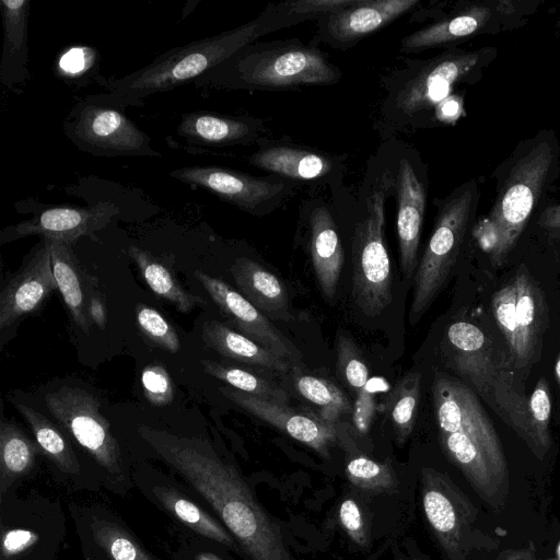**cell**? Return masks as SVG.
Listing matches in <instances>:
<instances>
[{
	"mask_svg": "<svg viewBox=\"0 0 560 560\" xmlns=\"http://www.w3.org/2000/svg\"><path fill=\"white\" fill-rule=\"evenodd\" d=\"M558 553H559V557H560V546H559V549H558Z\"/></svg>",
	"mask_w": 560,
	"mask_h": 560,
	"instance_id": "obj_53",
	"label": "cell"
},
{
	"mask_svg": "<svg viewBox=\"0 0 560 560\" xmlns=\"http://www.w3.org/2000/svg\"><path fill=\"white\" fill-rule=\"evenodd\" d=\"M420 381V373L409 372L396 383L386 397L384 407L399 443L407 441L413 430Z\"/></svg>",
	"mask_w": 560,
	"mask_h": 560,
	"instance_id": "obj_34",
	"label": "cell"
},
{
	"mask_svg": "<svg viewBox=\"0 0 560 560\" xmlns=\"http://www.w3.org/2000/svg\"><path fill=\"white\" fill-rule=\"evenodd\" d=\"M433 406L441 447L489 504H499L509 483L499 435L475 392L457 378L436 372Z\"/></svg>",
	"mask_w": 560,
	"mask_h": 560,
	"instance_id": "obj_2",
	"label": "cell"
},
{
	"mask_svg": "<svg viewBox=\"0 0 560 560\" xmlns=\"http://www.w3.org/2000/svg\"><path fill=\"white\" fill-rule=\"evenodd\" d=\"M392 179L372 190L352 241V298L362 313L380 315L393 301L392 267L384 240V206Z\"/></svg>",
	"mask_w": 560,
	"mask_h": 560,
	"instance_id": "obj_8",
	"label": "cell"
},
{
	"mask_svg": "<svg viewBox=\"0 0 560 560\" xmlns=\"http://www.w3.org/2000/svg\"><path fill=\"white\" fill-rule=\"evenodd\" d=\"M341 527L357 545L365 547L369 542L366 523L358 502L351 498L345 499L338 511Z\"/></svg>",
	"mask_w": 560,
	"mask_h": 560,
	"instance_id": "obj_44",
	"label": "cell"
},
{
	"mask_svg": "<svg viewBox=\"0 0 560 560\" xmlns=\"http://www.w3.org/2000/svg\"><path fill=\"white\" fill-rule=\"evenodd\" d=\"M68 510L83 560H164L109 506L72 502Z\"/></svg>",
	"mask_w": 560,
	"mask_h": 560,
	"instance_id": "obj_14",
	"label": "cell"
},
{
	"mask_svg": "<svg viewBox=\"0 0 560 560\" xmlns=\"http://www.w3.org/2000/svg\"><path fill=\"white\" fill-rule=\"evenodd\" d=\"M88 312L91 323L103 329L107 322V308L104 296L95 289L89 290Z\"/></svg>",
	"mask_w": 560,
	"mask_h": 560,
	"instance_id": "obj_47",
	"label": "cell"
},
{
	"mask_svg": "<svg viewBox=\"0 0 560 560\" xmlns=\"http://www.w3.org/2000/svg\"><path fill=\"white\" fill-rule=\"evenodd\" d=\"M479 199L475 180L463 184L441 203L436 222L413 277L409 320L417 324L442 290L463 245Z\"/></svg>",
	"mask_w": 560,
	"mask_h": 560,
	"instance_id": "obj_7",
	"label": "cell"
},
{
	"mask_svg": "<svg viewBox=\"0 0 560 560\" xmlns=\"http://www.w3.org/2000/svg\"><path fill=\"white\" fill-rule=\"evenodd\" d=\"M132 480L135 488L184 534L211 540L243 557L228 528L182 481L149 467L133 470Z\"/></svg>",
	"mask_w": 560,
	"mask_h": 560,
	"instance_id": "obj_13",
	"label": "cell"
},
{
	"mask_svg": "<svg viewBox=\"0 0 560 560\" xmlns=\"http://www.w3.org/2000/svg\"><path fill=\"white\" fill-rule=\"evenodd\" d=\"M170 176L190 186L202 187L252 213H256L283 189L282 183H271L217 165L185 166L172 171Z\"/></svg>",
	"mask_w": 560,
	"mask_h": 560,
	"instance_id": "obj_19",
	"label": "cell"
},
{
	"mask_svg": "<svg viewBox=\"0 0 560 560\" xmlns=\"http://www.w3.org/2000/svg\"><path fill=\"white\" fill-rule=\"evenodd\" d=\"M45 402L49 413L92 460L102 489L119 497L135 489L133 470L94 395L63 386L47 393Z\"/></svg>",
	"mask_w": 560,
	"mask_h": 560,
	"instance_id": "obj_5",
	"label": "cell"
},
{
	"mask_svg": "<svg viewBox=\"0 0 560 560\" xmlns=\"http://www.w3.org/2000/svg\"><path fill=\"white\" fill-rule=\"evenodd\" d=\"M497 55L494 47L455 49L430 60L397 94L396 108L405 116L435 109L458 84L479 81Z\"/></svg>",
	"mask_w": 560,
	"mask_h": 560,
	"instance_id": "obj_12",
	"label": "cell"
},
{
	"mask_svg": "<svg viewBox=\"0 0 560 560\" xmlns=\"http://www.w3.org/2000/svg\"><path fill=\"white\" fill-rule=\"evenodd\" d=\"M118 212L113 201H100L90 207L46 208L30 220L4 228L0 232V243L40 235L72 244L79 237L93 235L105 228Z\"/></svg>",
	"mask_w": 560,
	"mask_h": 560,
	"instance_id": "obj_16",
	"label": "cell"
},
{
	"mask_svg": "<svg viewBox=\"0 0 560 560\" xmlns=\"http://www.w3.org/2000/svg\"><path fill=\"white\" fill-rule=\"evenodd\" d=\"M529 424L535 442V452L539 456L549 450L551 436L549 422L551 415V400L548 383L540 376L528 399Z\"/></svg>",
	"mask_w": 560,
	"mask_h": 560,
	"instance_id": "obj_38",
	"label": "cell"
},
{
	"mask_svg": "<svg viewBox=\"0 0 560 560\" xmlns=\"http://www.w3.org/2000/svg\"><path fill=\"white\" fill-rule=\"evenodd\" d=\"M555 376H556L557 384L560 388V352L558 354V358H557L556 364H555Z\"/></svg>",
	"mask_w": 560,
	"mask_h": 560,
	"instance_id": "obj_50",
	"label": "cell"
},
{
	"mask_svg": "<svg viewBox=\"0 0 560 560\" xmlns=\"http://www.w3.org/2000/svg\"><path fill=\"white\" fill-rule=\"evenodd\" d=\"M128 254L150 289L158 296L173 303L179 312L188 313L196 306L205 305L203 299L187 292L168 268L151 253L136 245H130Z\"/></svg>",
	"mask_w": 560,
	"mask_h": 560,
	"instance_id": "obj_33",
	"label": "cell"
},
{
	"mask_svg": "<svg viewBox=\"0 0 560 560\" xmlns=\"http://www.w3.org/2000/svg\"><path fill=\"white\" fill-rule=\"evenodd\" d=\"M0 560H55L65 537V517L57 502L13 489L0 497Z\"/></svg>",
	"mask_w": 560,
	"mask_h": 560,
	"instance_id": "obj_10",
	"label": "cell"
},
{
	"mask_svg": "<svg viewBox=\"0 0 560 560\" xmlns=\"http://www.w3.org/2000/svg\"><path fill=\"white\" fill-rule=\"evenodd\" d=\"M421 500L427 523L450 560H462L476 518L474 505L444 474L423 467Z\"/></svg>",
	"mask_w": 560,
	"mask_h": 560,
	"instance_id": "obj_15",
	"label": "cell"
},
{
	"mask_svg": "<svg viewBox=\"0 0 560 560\" xmlns=\"http://www.w3.org/2000/svg\"><path fill=\"white\" fill-rule=\"evenodd\" d=\"M96 59V52L89 47H74L67 51L59 61L61 77L78 79L90 69Z\"/></svg>",
	"mask_w": 560,
	"mask_h": 560,
	"instance_id": "obj_46",
	"label": "cell"
},
{
	"mask_svg": "<svg viewBox=\"0 0 560 560\" xmlns=\"http://www.w3.org/2000/svg\"><path fill=\"white\" fill-rule=\"evenodd\" d=\"M537 224L552 236H560V203L548 206L540 213Z\"/></svg>",
	"mask_w": 560,
	"mask_h": 560,
	"instance_id": "obj_49",
	"label": "cell"
},
{
	"mask_svg": "<svg viewBox=\"0 0 560 560\" xmlns=\"http://www.w3.org/2000/svg\"><path fill=\"white\" fill-rule=\"evenodd\" d=\"M397 236L400 268L409 280L417 269V255L425 211V191L407 159L399 163L397 178Z\"/></svg>",
	"mask_w": 560,
	"mask_h": 560,
	"instance_id": "obj_23",
	"label": "cell"
},
{
	"mask_svg": "<svg viewBox=\"0 0 560 560\" xmlns=\"http://www.w3.org/2000/svg\"><path fill=\"white\" fill-rule=\"evenodd\" d=\"M417 0H361L358 4L327 14L326 30L339 43L366 36L417 5Z\"/></svg>",
	"mask_w": 560,
	"mask_h": 560,
	"instance_id": "obj_25",
	"label": "cell"
},
{
	"mask_svg": "<svg viewBox=\"0 0 560 560\" xmlns=\"http://www.w3.org/2000/svg\"><path fill=\"white\" fill-rule=\"evenodd\" d=\"M201 337L208 348L225 358L281 374L291 368L285 359L220 322L207 320L202 325Z\"/></svg>",
	"mask_w": 560,
	"mask_h": 560,
	"instance_id": "obj_29",
	"label": "cell"
},
{
	"mask_svg": "<svg viewBox=\"0 0 560 560\" xmlns=\"http://www.w3.org/2000/svg\"><path fill=\"white\" fill-rule=\"evenodd\" d=\"M439 121L451 124L456 121L463 114V100L458 95H451L434 109Z\"/></svg>",
	"mask_w": 560,
	"mask_h": 560,
	"instance_id": "obj_48",
	"label": "cell"
},
{
	"mask_svg": "<svg viewBox=\"0 0 560 560\" xmlns=\"http://www.w3.org/2000/svg\"><path fill=\"white\" fill-rule=\"evenodd\" d=\"M299 394L319 407V418L335 424L342 416L352 411L351 404L343 392L323 377L300 374L295 377Z\"/></svg>",
	"mask_w": 560,
	"mask_h": 560,
	"instance_id": "obj_36",
	"label": "cell"
},
{
	"mask_svg": "<svg viewBox=\"0 0 560 560\" xmlns=\"http://www.w3.org/2000/svg\"><path fill=\"white\" fill-rule=\"evenodd\" d=\"M310 252L320 292L327 301L331 300L337 292L345 255L334 220L323 207L311 215Z\"/></svg>",
	"mask_w": 560,
	"mask_h": 560,
	"instance_id": "obj_27",
	"label": "cell"
},
{
	"mask_svg": "<svg viewBox=\"0 0 560 560\" xmlns=\"http://www.w3.org/2000/svg\"><path fill=\"white\" fill-rule=\"evenodd\" d=\"M147 399L153 405L165 406L172 402L174 389L167 371L162 365H149L141 375Z\"/></svg>",
	"mask_w": 560,
	"mask_h": 560,
	"instance_id": "obj_43",
	"label": "cell"
},
{
	"mask_svg": "<svg viewBox=\"0 0 560 560\" xmlns=\"http://www.w3.org/2000/svg\"><path fill=\"white\" fill-rule=\"evenodd\" d=\"M338 80L320 51L312 48L255 50L247 46L202 74L197 88H284L329 84Z\"/></svg>",
	"mask_w": 560,
	"mask_h": 560,
	"instance_id": "obj_6",
	"label": "cell"
},
{
	"mask_svg": "<svg viewBox=\"0 0 560 560\" xmlns=\"http://www.w3.org/2000/svg\"><path fill=\"white\" fill-rule=\"evenodd\" d=\"M229 551L211 540L184 534L168 553L171 560H233Z\"/></svg>",
	"mask_w": 560,
	"mask_h": 560,
	"instance_id": "obj_42",
	"label": "cell"
},
{
	"mask_svg": "<svg viewBox=\"0 0 560 560\" xmlns=\"http://www.w3.org/2000/svg\"><path fill=\"white\" fill-rule=\"evenodd\" d=\"M516 288L517 342L513 363L527 370L540 357V343L548 326V308L539 284L522 266L513 279Z\"/></svg>",
	"mask_w": 560,
	"mask_h": 560,
	"instance_id": "obj_22",
	"label": "cell"
},
{
	"mask_svg": "<svg viewBox=\"0 0 560 560\" xmlns=\"http://www.w3.org/2000/svg\"><path fill=\"white\" fill-rule=\"evenodd\" d=\"M255 131V124L246 118L209 110H194L183 114L167 142L188 153L201 154L247 143L253 139Z\"/></svg>",
	"mask_w": 560,
	"mask_h": 560,
	"instance_id": "obj_20",
	"label": "cell"
},
{
	"mask_svg": "<svg viewBox=\"0 0 560 560\" xmlns=\"http://www.w3.org/2000/svg\"><path fill=\"white\" fill-rule=\"evenodd\" d=\"M361 0H300L284 3L285 11L298 18L330 14L358 4Z\"/></svg>",
	"mask_w": 560,
	"mask_h": 560,
	"instance_id": "obj_45",
	"label": "cell"
},
{
	"mask_svg": "<svg viewBox=\"0 0 560 560\" xmlns=\"http://www.w3.org/2000/svg\"><path fill=\"white\" fill-rule=\"evenodd\" d=\"M271 26L270 10L236 28L174 47L149 65L118 79L97 77L104 96L124 108L141 106L153 94L195 82L202 74L248 46Z\"/></svg>",
	"mask_w": 560,
	"mask_h": 560,
	"instance_id": "obj_4",
	"label": "cell"
},
{
	"mask_svg": "<svg viewBox=\"0 0 560 560\" xmlns=\"http://www.w3.org/2000/svg\"><path fill=\"white\" fill-rule=\"evenodd\" d=\"M14 406L27 422L42 454L54 465L61 481L67 482L69 488L75 491L102 489L98 481L84 470L72 445L51 421L27 405L14 402Z\"/></svg>",
	"mask_w": 560,
	"mask_h": 560,
	"instance_id": "obj_24",
	"label": "cell"
},
{
	"mask_svg": "<svg viewBox=\"0 0 560 560\" xmlns=\"http://www.w3.org/2000/svg\"><path fill=\"white\" fill-rule=\"evenodd\" d=\"M557 28L560 30V15H559V19H558V22H557Z\"/></svg>",
	"mask_w": 560,
	"mask_h": 560,
	"instance_id": "obj_51",
	"label": "cell"
},
{
	"mask_svg": "<svg viewBox=\"0 0 560 560\" xmlns=\"http://www.w3.org/2000/svg\"><path fill=\"white\" fill-rule=\"evenodd\" d=\"M138 433L162 462L222 522L246 560H294L278 524L257 501L237 466L207 439L141 425Z\"/></svg>",
	"mask_w": 560,
	"mask_h": 560,
	"instance_id": "obj_1",
	"label": "cell"
},
{
	"mask_svg": "<svg viewBox=\"0 0 560 560\" xmlns=\"http://www.w3.org/2000/svg\"><path fill=\"white\" fill-rule=\"evenodd\" d=\"M256 167L298 179H314L327 175L332 163L324 155L294 148L264 149L249 158Z\"/></svg>",
	"mask_w": 560,
	"mask_h": 560,
	"instance_id": "obj_32",
	"label": "cell"
},
{
	"mask_svg": "<svg viewBox=\"0 0 560 560\" xmlns=\"http://www.w3.org/2000/svg\"><path fill=\"white\" fill-rule=\"evenodd\" d=\"M537 0H480L464 4L448 16L401 40V50L422 49L455 43L476 35H494L523 25L536 12Z\"/></svg>",
	"mask_w": 560,
	"mask_h": 560,
	"instance_id": "obj_11",
	"label": "cell"
},
{
	"mask_svg": "<svg viewBox=\"0 0 560 560\" xmlns=\"http://www.w3.org/2000/svg\"><path fill=\"white\" fill-rule=\"evenodd\" d=\"M38 444L13 422L3 419L0 425V497L10 492L22 478L35 469Z\"/></svg>",
	"mask_w": 560,
	"mask_h": 560,
	"instance_id": "obj_31",
	"label": "cell"
},
{
	"mask_svg": "<svg viewBox=\"0 0 560 560\" xmlns=\"http://www.w3.org/2000/svg\"><path fill=\"white\" fill-rule=\"evenodd\" d=\"M58 289L52 273L50 249L44 240L40 248L0 293V328L4 329L21 316L33 312Z\"/></svg>",
	"mask_w": 560,
	"mask_h": 560,
	"instance_id": "obj_21",
	"label": "cell"
},
{
	"mask_svg": "<svg viewBox=\"0 0 560 560\" xmlns=\"http://www.w3.org/2000/svg\"><path fill=\"white\" fill-rule=\"evenodd\" d=\"M103 93L88 95L63 120L66 137L81 151L103 158H159L151 138Z\"/></svg>",
	"mask_w": 560,
	"mask_h": 560,
	"instance_id": "obj_9",
	"label": "cell"
},
{
	"mask_svg": "<svg viewBox=\"0 0 560 560\" xmlns=\"http://www.w3.org/2000/svg\"><path fill=\"white\" fill-rule=\"evenodd\" d=\"M200 363L207 374L225 382L232 388L284 405L289 401L282 387L254 373L211 360H201Z\"/></svg>",
	"mask_w": 560,
	"mask_h": 560,
	"instance_id": "obj_35",
	"label": "cell"
},
{
	"mask_svg": "<svg viewBox=\"0 0 560 560\" xmlns=\"http://www.w3.org/2000/svg\"><path fill=\"white\" fill-rule=\"evenodd\" d=\"M44 240L49 246L52 273L67 308L77 326L88 334L92 324L88 312L89 293L71 244L56 238Z\"/></svg>",
	"mask_w": 560,
	"mask_h": 560,
	"instance_id": "obj_30",
	"label": "cell"
},
{
	"mask_svg": "<svg viewBox=\"0 0 560 560\" xmlns=\"http://www.w3.org/2000/svg\"><path fill=\"white\" fill-rule=\"evenodd\" d=\"M195 277L241 334L290 363L300 364L302 362V354L295 345L242 293L235 291L221 279L209 276L203 271H196Z\"/></svg>",
	"mask_w": 560,
	"mask_h": 560,
	"instance_id": "obj_17",
	"label": "cell"
},
{
	"mask_svg": "<svg viewBox=\"0 0 560 560\" xmlns=\"http://www.w3.org/2000/svg\"><path fill=\"white\" fill-rule=\"evenodd\" d=\"M136 317L142 334L154 345L171 353L179 351L180 342L175 328L156 310L139 304Z\"/></svg>",
	"mask_w": 560,
	"mask_h": 560,
	"instance_id": "obj_40",
	"label": "cell"
},
{
	"mask_svg": "<svg viewBox=\"0 0 560 560\" xmlns=\"http://www.w3.org/2000/svg\"><path fill=\"white\" fill-rule=\"evenodd\" d=\"M492 311L512 358L517 342L516 288L514 281L506 283L493 294Z\"/></svg>",
	"mask_w": 560,
	"mask_h": 560,
	"instance_id": "obj_41",
	"label": "cell"
},
{
	"mask_svg": "<svg viewBox=\"0 0 560 560\" xmlns=\"http://www.w3.org/2000/svg\"><path fill=\"white\" fill-rule=\"evenodd\" d=\"M3 49L0 79L13 89L27 79V21L30 0H1Z\"/></svg>",
	"mask_w": 560,
	"mask_h": 560,
	"instance_id": "obj_28",
	"label": "cell"
},
{
	"mask_svg": "<svg viewBox=\"0 0 560 560\" xmlns=\"http://www.w3.org/2000/svg\"><path fill=\"white\" fill-rule=\"evenodd\" d=\"M399 560H419V559H412V558H402V559H399Z\"/></svg>",
	"mask_w": 560,
	"mask_h": 560,
	"instance_id": "obj_52",
	"label": "cell"
},
{
	"mask_svg": "<svg viewBox=\"0 0 560 560\" xmlns=\"http://www.w3.org/2000/svg\"><path fill=\"white\" fill-rule=\"evenodd\" d=\"M560 147L552 130L522 141L500 165L497 194L489 212L474 228L480 248L495 267L506 260L544 194L555 180Z\"/></svg>",
	"mask_w": 560,
	"mask_h": 560,
	"instance_id": "obj_3",
	"label": "cell"
},
{
	"mask_svg": "<svg viewBox=\"0 0 560 560\" xmlns=\"http://www.w3.org/2000/svg\"><path fill=\"white\" fill-rule=\"evenodd\" d=\"M230 271L242 295L266 317L291 320L288 291L276 275L249 258H238Z\"/></svg>",
	"mask_w": 560,
	"mask_h": 560,
	"instance_id": "obj_26",
	"label": "cell"
},
{
	"mask_svg": "<svg viewBox=\"0 0 560 560\" xmlns=\"http://www.w3.org/2000/svg\"><path fill=\"white\" fill-rule=\"evenodd\" d=\"M336 353L339 377L351 390L361 393L369 381V369L362 353L346 335L338 337Z\"/></svg>",
	"mask_w": 560,
	"mask_h": 560,
	"instance_id": "obj_39",
	"label": "cell"
},
{
	"mask_svg": "<svg viewBox=\"0 0 560 560\" xmlns=\"http://www.w3.org/2000/svg\"><path fill=\"white\" fill-rule=\"evenodd\" d=\"M347 479L355 488L371 493L395 490L397 478L392 466L364 455L354 456L346 464Z\"/></svg>",
	"mask_w": 560,
	"mask_h": 560,
	"instance_id": "obj_37",
	"label": "cell"
},
{
	"mask_svg": "<svg viewBox=\"0 0 560 560\" xmlns=\"http://www.w3.org/2000/svg\"><path fill=\"white\" fill-rule=\"evenodd\" d=\"M220 392L248 413L308 446L322 457H330V448L337 440V431L332 423L319 417L298 412L284 404L256 397L232 387H222Z\"/></svg>",
	"mask_w": 560,
	"mask_h": 560,
	"instance_id": "obj_18",
	"label": "cell"
}]
</instances>
